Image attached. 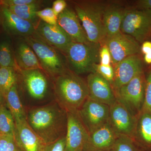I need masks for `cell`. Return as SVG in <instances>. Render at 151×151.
<instances>
[{
  "label": "cell",
  "mask_w": 151,
  "mask_h": 151,
  "mask_svg": "<svg viewBox=\"0 0 151 151\" xmlns=\"http://www.w3.org/2000/svg\"><path fill=\"white\" fill-rule=\"evenodd\" d=\"M27 121L47 145L66 135L67 114L56 102L31 109Z\"/></svg>",
  "instance_id": "obj_1"
},
{
  "label": "cell",
  "mask_w": 151,
  "mask_h": 151,
  "mask_svg": "<svg viewBox=\"0 0 151 151\" xmlns=\"http://www.w3.org/2000/svg\"><path fill=\"white\" fill-rule=\"evenodd\" d=\"M56 102L67 112H77L89 97L86 81L69 69L53 79Z\"/></svg>",
  "instance_id": "obj_2"
},
{
  "label": "cell",
  "mask_w": 151,
  "mask_h": 151,
  "mask_svg": "<svg viewBox=\"0 0 151 151\" xmlns=\"http://www.w3.org/2000/svg\"><path fill=\"white\" fill-rule=\"evenodd\" d=\"M74 10L89 42L103 44L107 37L103 22L107 2L99 1L73 2Z\"/></svg>",
  "instance_id": "obj_3"
},
{
  "label": "cell",
  "mask_w": 151,
  "mask_h": 151,
  "mask_svg": "<svg viewBox=\"0 0 151 151\" xmlns=\"http://www.w3.org/2000/svg\"><path fill=\"white\" fill-rule=\"evenodd\" d=\"M101 46L94 42H72L65 54L68 69L78 75L95 72L94 66L100 62Z\"/></svg>",
  "instance_id": "obj_4"
},
{
  "label": "cell",
  "mask_w": 151,
  "mask_h": 151,
  "mask_svg": "<svg viewBox=\"0 0 151 151\" xmlns=\"http://www.w3.org/2000/svg\"><path fill=\"white\" fill-rule=\"evenodd\" d=\"M37 57L42 69L53 80L68 69L65 54L34 35L24 38Z\"/></svg>",
  "instance_id": "obj_5"
},
{
  "label": "cell",
  "mask_w": 151,
  "mask_h": 151,
  "mask_svg": "<svg viewBox=\"0 0 151 151\" xmlns=\"http://www.w3.org/2000/svg\"><path fill=\"white\" fill-rule=\"evenodd\" d=\"M145 83L146 77L143 72L127 84L114 91L117 101L136 116L142 109Z\"/></svg>",
  "instance_id": "obj_6"
},
{
  "label": "cell",
  "mask_w": 151,
  "mask_h": 151,
  "mask_svg": "<svg viewBox=\"0 0 151 151\" xmlns=\"http://www.w3.org/2000/svg\"><path fill=\"white\" fill-rule=\"evenodd\" d=\"M120 30L139 43H142L151 35V10L127 8Z\"/></svg>",
  "instance_id": "obj_7"
},
{
  "label": "cell",
  "mask_w": 151,
  "mask_h": 151,
  "mask_svg": "<svg viewBox=\"0 0 151 151\" xmlns=\"http://www.w3.org/2000/svg\"><path fill=\"white\" fill-rule=\"evenodd\" d=\"M17 84L23 88L34 99L40 100L45 98L49 88L50 77L42 69L17 70Z\"/></svg>",
  "instance_id": "obj_8"
},
{
  "label": "cell",
  "mask_w": 151,
  "mask_h": 151,
  "mask_svg": "<svg viewBox=\"0 0 151 151\" xmlns=\"http://www.w3.org/2000/svg\"><path fill=\"white\" fill-rule=\"evenodd\" d=\"M77 112L89 134L108 123L110 106L88 97Z\"/></svg>",
  "instance_id": "obj_9"
},
{
  "label": "cell",
  "mask_w": 151,
  "mask_h": 151,
  "mask_svg": "<svg viewBox=\"0 0 151 151\" xmlns=\"http://www.w3.org/2000/svg\"><path fill=\"white\" fill-rule=\"evenodd\" d=\"M103 44L108 47L114 66L126 58L139 55L141 52L139 43L134 38L121 32L113 36L107 37Z\"/></svg>",
  "instance_id": "obj_10"
},
{
  "label": "cell",
  "mask_w": 151,
  "mask_h": 151,
  "mask_svg": "<svg viewBox=\"0 0 151 151\" xmlns=\"http://www.w3.org/2000/svg\"><path fill=\"white\" fill-rule=\"evenodd\" d=\"M33 35L64 54L74 42L59 25L48 24L40 19L35 26Z\"/></svg>",
  "instance_id": "obj_11"
},
{
  "label": "cell",
  "mask_w": 151,
  "mask_h": 151,
  "mask_svg": "<svg viewBox=\"0 0 151 151\" xmlns=\"http://www.w3.org/2000/svg\"><path fill=\"white\" fill-rule=\"evenodd\" d=\"M0 26L5 33L12 38L31 36L35 31L34 25L21 18L3 5L0 7Z\"/></svg>",
  "instance_id": "obj_12"
},
{
  "label": "cell",
  "mask_w": 151,
  "mask_h": 151,
  "mask_svg": "<svg viewBox=\"0 0 151 151\" xmlns=\"http://www.w3.org/2000/svg\"><path fill=\"white\" fill-rule=\"evenodd\" d=\"M137 116L116 100L110 106L109 123L118 135H125L134 139Z\"/></svg>",
  "instance_id": "obj_13"
},
{
  "label": "cell",
  "mask_w": 151,
  "mask_h": 151,
  "mask_svg": "<svg viewBox=\"0 0 151 151\" xmlns=\"http://www.w3.org/2000/svg\"><path fill=\"white\" fill-rule=\"evenodd\" d=\"M65 151H83L89 133L82 123L78 112H67Z\"/></svg>",
  "instance_id": "obj_14"
},
{
  "label": "cell",
  "mask_w": 151,
  "mask_h": 151,
  "mask_svg": "<svg viewBox=\"0 0 151 151\" xmlns=\"http://www.w3.org/2000/svg\"><path fill=\"white\" fill-rule=\"evenodd\" d=\"M142 60L139 55H131L120 61L114 67L113 90L127 84L135 76L143 72Z\"/></svg>",
  "instance_id": "obj_15"
},
{
  "label": "cell",
  "mask_w": 151,
  "mask_h": 151,
  "mask_svg": "<svg viewBox=\"0 0 151 151\" xmlns=\"http://www.w3.org/2000/svg\"><path fill=\"white\" fill-rule=\"evenodd\" d=\"M86 82L89 98L109 106L116 102L117 100L112 85L97 72L89 73Z\"/></svg>",
  "instance_id": "obj_16"
},
{
  "label": "cell",
  "mask_w": 151,
  "mask_h": 151,
  "mask_svg": "<svg viewBox=\"0 0 151 151\" xmlns=\"http://www.w3.org/2000/svg\"><path fill=\"white\" fill-rule=\"evenodd\" d=\"M15 124V138L21 151H45L47 144L30 127L27 119Z\"/></svg>",
  "instance_id": "obj_17"
},
{
  "label": "cell",
  "mask_w": 151,
  "mask_h": 151,
  "mask_svg": "<svg viewBox=\"0 0 151 151\" xmlns=\"http://www.w3.org/2000/svg\"><path fill=\"white\" fill-rule=\"evenodd\" d=\"M119 136L108 122L89 134L83 151L112 150Z\"/></svg>",
  "instance_id": "obj_18"
},
{
  "label": "cell",
  "mask_w": 151,
  "mask_h": 151,
  "mask_svg": "<svg viewBox=\"0 0 151 151\" xmlns=\"http://www.w3.org/2000/svg\"><path fill=\"white\" fill-rule=\"evenodd\" d=\"M58 24L67 33L74 42H89L87 36L75 11L69 7L58 16Z\"/></svg>",
  "instance_id": "obj_19"
},
{
  "label": "cell",
  "mask_w": 151,
  "mask_h": 151,
  "mask_svg": "<svg viewBox=\"0 0 151 151\" xmlns=\"http://www.w3.org/2000/svg\"><path fill=\"white\" fill-rule=\"evenodd\" d=\"M13 43L15 58L19 70L41 69L33 50L24 38L15 39Z\"/></svg>",
  "instance_id": "obj_20"
},
{
  "label": "cell",
  "mask_w": 151,
  "mask_h": 151,
  "mask_svg": "<svg viewBox=\"0 0 151 151\" xmlns=\"http://www.w3.org/2000/svg\"><path fill=\"white\" fill-rule=\"evenodd\" d=\"M127 9L117 2L107 3L103 13V22L107 37L121 32V25Z\"/></svg>",
  "instance_id": "obj_21"
},
{
  "label": "cell",
  "mask_w": 151,
  "mask_h": 151,
  "mask_svg": "<svg viewBox=\"0 0 151 151\" xmlns=\"http://www.w3.org/2000/svg\"><path fill=\"white\" fill-rule=\"evenodd\" d=\"M134 140L144 151H151V113L141 111L137 116Z\"/></svg>",
  "instance_id": "obj_22"
},
{
  "label": "cell",
  "mask_w": 151,
  "mask_h": 151,
  "mask_svg": "<svg viewBox=\"0 0 151 151\" xmlns=\"http://www.w3.org/2000/svg\"><path fill=\"white\" fill-rule=\"evenodd\" d=\"M6 106L10 111L15 123L27 119V116L19 95L17 84L11 88L4 99Z\"/></svg>",
  "instance_id": "obj_23"
},
{
  "label": "cell",
  "mask_w": 151,
  "mask_h": 151,
  "mask_svg": "<svg viewBox=\"0 0 151 151\" xmlns=\"http://www.w3.org/2000/svg\"><path fill=\"white\" fill-rule=\"evenodd\" d=\"M4 35H0V67L13 68L19 70L12 38L5 33Z\"/></svg>",
  "instance_id": "obj_24"
},
{
  "label": "cell",
  "mask_w": 151,
  "mask_h": 151,
  "mask_svg": "<svg viewBox=\"0 0 151 151\" xmlns=\"http://www.w3.org/2000/svg\"><path fill=\"white\" fill-rule=\"evenodd\" d=\"M42 3L43 1H38L37 2L30 4L7 7L21 18L32 23L35 27L40 20L37 16V12L41 10Z\"/></svg>",
  "instance_id": "obj_25"
},
{
  "label": "cell",
  "mask_w": 151,
  "mask_h": 151,
  "mask_svg": "<svg viewBox=\"0 0 151 151\" xmlns=\"http://www.w3.org/2000/svg\"><path fill=\"white\" fill-rule=\"evenodd\" d=\"M17 70L10 67H0V94L4 99L11 88L17 84Z\"/></svg>",
  "instance_id": "obj_26"
},
{
  "label": "cell",
  "mask_w": 151,
  "mask_h": 151,
  "mask_svg": "<svg viewBox=\"0 0 151 151\" xmlns=\"http://www.w3.org/2000/svg\"><path fill=\"white\" fill-rule=\"evenodd\" d=\"M14 120L6 106L3 103L0 105V135H9L15 137Z\"/></svg>",
  "instance_id": "obj_27"
},
{
  "label": "cell",
  "mask_w": 151,
  "mask_h": 151,
  "mask_svg": "<svg viewBox=\"0 0 151 151\" xmlns=\"http://www.w3.org/2000/svg\"><path fill=\"white\" fill-rule=\"evenodd\" d=\"M113 151H144L134 139L125 135L118 136L112 148Z\"/></svg>",
  "instance_id": "obj_28"
},
{
  "label": "cell",
  "mask_w": 151,
  "mask_h": 151,
  "mask_svg": "<svg viewBox=\"0 0 151 151\" xmlns=\"http://www.w3.org/2000/svg\"><path fill=\"white\" fill-rule=\"evenodd\" d=\"M0 151H21L13 136L0 135Z\"/></svg>",
  "instance_id": "obj_29"
},
{
  "label": "cell",
  "mask_w": 151,
  "mask_h": 151,
  "mask_svg": "<svg viewBox=\"0 0 151 151\" xmlns=\"http://www.w3.org/2000/svg\"><path fill=\"white\" fill-rule=\"evenodd\" d=\"M94 70L95 72L108 81L112 86L114 81V69L112 65H104L98 63L94 66Z\"/></svg>",
  "instance_id": "obj_30"
},
{
  "label": "cell",
  "mask_w": 151,
  "mask_h": 151,
  "mask_svg": "<svg viewBox=\"0 0 151 151\" xmlns=\"http://www.w3.org/2000/svg\"><path fill=\"white\" fill-rule=\"evenodd\" d=\"M37 16L38 18L48 24L52 25L58 24V17L52 8H46L38 11Z\"/></svg>",
  "instance_id": "obj_31"
},
{
  "label": "cell",
  "mask_w": 151,
  "mask_h": 151,
  "mask_svg": "<svg viewBox=\"0 0 151 151\" xmlns=\"http://www.w3.org/2000/svg\"><path fill=\"white\" fill-rule=\"evenodd\" d=\"M142 111L151 113V70L146 77L145 99Z\"/></svg>",
  "instance_id": "obj_32"
},
{
  "label": "cell",
  "mask_w": 151,
  "mask_h": 151,
  "mask_svg": "<svg viewBox=\"0 0 151 151\" xmlns=\"http://www.w3.org/2000/svg\"><path fill=\"white\" fill-rule=\"evenodd\" d=\"M66 136V135H65ZM63 136L58 139L47 144L45 151H65L66 137Z\"/></svg>",
  "instance_id": "obj_33"
},
{
  "label": "cell",
  "mask_w": 151,
  "mask_h": 151,
  "mask_svg": "<svg viewBox=\"0 0 151 151\" xmlns=\"http://www.w3.org/2000/svg\"><path fill=\"white\" fill-rule=\"evenodd\" d=\"M100 64L104 65H111L112 58L108 47L105 44L102 45L99 53Z\"/></svg>",
  "instance_id": "obj_34"
},
{
  "label": "cell",
  "mask_w": 151,
  "mask_h": 151,
  "mask_svg": "<svg viewBox=\"0 0 151 151\" xmlns=\"http://www.w3.org/2000/svg\"><path fill=\"white\" fill-rule=\"evenodd\" d=\"M38 0H1V5L6 7L22 6L37 2Z\"/></svg>",
  "instance_id": "obj_35"
},
{
  "label": "cell",
  "mask_w": 151,
  "mask_h": 151,
  "mask_svg": "<svg viewBox=\"0 0 151 151\" xmlns=\"http://www.w3.org/2000/svg\"><path fill=\"white\" fill-rule=\"evenodd\" d=\"M67 7V3L64 0H56L52 3V8L58 17L65 10Z\"/></svg>",
  "instance_id": "obj_36"
},
{
  "label": "cell",
  "mask_w": 151,
  "mask_h": 151,
  "mask_svg": "<svg viewBox=\"0 0 151 151\" xmlns=\"http://www.w3.org/2000/svg\"><path fill=\"white\" fill-rule=\"evenodd\" d=\"M134 8L139 10H151V0H139L137 1Z\"/></svg>",
  "instance_id": "obj_37"
},
{
  "label": "cell",
  "mask_w": 151,
  "mask_h": 151,
  "mask_svg": "<svg viewBox=\"0 0 151 151\" xmlns=\"http://www.w3.org/2000/svg\"><path fill=\"white\" fill-rule=\"evenodd\" d=\"M141 51L144 55L151 51V42L145 41L142 43L141 47Z\"/></svg>",
  "instance_id": "obj_38"
},
{
  "label": "cell",
  "mask_w": 151,
  "mask_h": 151,
  "mask_svg": "<svg viewBox=\"0 0 151 151\" xmlns=\"http://www.w3.org/2000/svg\"><path fill=\"white\" fill-rule=\"evenodd\" d=\"M144 60L147 64H151V51L144 55Z\"/></svg>",
  "instance_id": "obj_39"
},
{
  "label": "cell",
  "mask_w": 151,
  "mask_h": 151,
  "mask_svg": "<svg viewBox=\"0 0 151 151\" xmlns=\"http://www.w3.org/2000/svg\"><path fill=\"white\" fill-rule=\"evenodd\" d=\"M4 100V99L2 97V96L0 94V105L3 103V100Z\"/></svg>",
  "instance_id": "obj_40"
},
{
  "label": "cell",
  "mask_w": 151,
  "mask_h": 151,
  "mask_svg": "<svg viewBox=\"0 0 151 151\" xmlns=\"http://www.w3.org/2000/svg\"><path fill=\"white\" fill-rule=\"evenodd\" d=\"M1 26H0V35H1Z\"/></svg>",
  "instance_id": "obj_41"
},
{
  "label": "cell",
  "mask_w": 151,
  "mask_h": 151,
  "mask_svg": "<svg viewBox=\"0 0 151 151\" xmlns=\"http://www.w3.org/2000/svg\"><path fill=\"white\" fill-rule=\"evenodd\" d=\"M1 0H0V7H1Z\"/></svg>",
  "instance_id": "obj_42"
},
{
  "label": "cell",
  "mask_w": 151,
  "mask_h": 151,
  "mask_svg": "<svg viewBox=\"0 0 151 151\" xmlns=\"http://www.w3.org/2000/svg\"><path fill=\"white\" fill-rule=\"evenodd\" d=\"M113 151L110 150V151Z\"/></svg>",
  "instance_id": "obj_43"
},
{
  "label": "cell",
  "mask_w": 151,
  "mask_h": 151,
  "mask_svg": "<svg viewBox=\"0 0 151 151\" xmlns=\"http://www.w3.org/2000/svg\"><path fill=\"white\" fill-rule=\"evenodd\" d=\"M82 151V150H80V151Z\"/></svg>",
  "instance_id": "obj_44"
}]
</instances>
